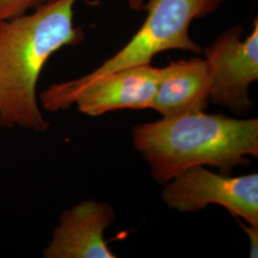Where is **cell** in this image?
Here are the masks:
<instances>
[{"label": "cell", "mask_w": 258, "mask_h": 258, "mask_svg": "<svg viewBox=\"0 0 258 258\" xmlns=\"http://www.w3.org/2000/svg\"><path fill=\"white\" fill-rule=\"evenodd\" d=\"M78 0H49L32 14L0 21V126L44 132L37 84L50 56L84 39L74 26Z\"/></svg>", "instance_id": "6da1fadb"}, {"label": "cell", "mask_w": 258, "mask_h": 258, "mask_svg": "<svg viewBox=\"0 0 258 258\" xmlns=\"http://www.w3.org/2000/svg\"><path fill=\"white\" fill-rule=\"evenodd\" d=\"M132 139L159 184L191 166L231 175L235 166L249 165L248 157H257L258 120L195 111L136 125Z\"/></svg>", "instance_id": "7a4b0ae2"}, {"label": "cell", "mask_w": 258, "mask_h": 258, "mask_svg": "<svg viewBox=\"0 0 258 258\" xmlns=\"http://www.w3.org/2000/svg\"><path fill=\"white\" fill-rule=\"evenodd\" d=\"M224 0H148L147 19L138 32L109 59L85 75L95 79L139 65L149 64L152 58L167 50L201 53L202 48L189 37L194 19L217 9Z\"/></svg>", "instance_id": "3957f363"}, {"label": "cell", "mask_w": 258, "mask_h": 258, "mask_svg": "<svg viewBox=\"0 0 258 258\" xmlns=\"http://www.w3.org/2000/svg\"><path fill=\"white\" fill-rule=\"evenodd\" d=\"M160 68L144 64L95 79L82 77L54 83L40 93L44 109L66 110L73 104L83 114L97 117L119 109L152 108Z\"/></svg>", "instance_id": "277c9868"}, {"label": "cell", "mask_w": 258, "mask_h": 258, "mask_svg": "<svg viewBox=\"0 0 258 258\" xmlns=\"http://www.w3.org/2000/svg\"><path fill=\"white\" fill-rule=\"evenodd\" d=\"M162 197L169 209L178 212H196L216 204L258 226L257 173L231 177L216 174L203 166H191L169 181Z\"/></svg>", "instance_id": "5b68a950"}, {"label": "cell", "mask_w": 258, "mask_h": 258, "mask_svg": "<svg viewBox=\"0 0 258 258\" xmlns=\"http://www.w3.org/2000/svg\"><path fill=\"white\" fill-rule=\"evenodd\" d=\"M240 26L224 32L205 49L212 72L211 102L245 115L250 108L249 89L258 79V22L242 38Z\"/></svg>", "instance_id": "8992f818"}, {"label": "cell", "mask_w": 258, "mask_h": 258, "mask_svg": "<svg viewBox=\"0 0 258 258\" xmlns=\"http://www.w3.org/2000/svg\"><path fill=\"white\" fill-rule=\"evenodd\" d=\"M115 218L109 204L84 201L62 212L59 225L43 250L45 258H116L104 240Z\"/></svg>", "instance_id": "52a82bcc"}, {"label": "cell", "mask_w": 258, "mask_h": 258, "mask_svg": "<svg viewBox=\"0 0 258 258\" xmlns=\"http://www.w3.org/2000/svg\"><path fill=\"white\" fill-rule=\"evenodd\" d=\"M212 78L205 58L170 61L160 68L152 109L163 118L202 111L211 102Z\"/></svg>", "instance_id": "ba28073f"}, {"label": "cell", "mask_w": 258, "mask_h": 258, "mask_svg": "<svg viewBox=\"0 0 258 258\" xmlns=\"http://www.w3.org/2000/svg\"><path fill=\"white\" fill-rule=\"evenodd\" d=\"M49 0H0V21L13 19L36 9Z\"/></svg>", "instance_id": "9c48e42d"}, {"label": "cell", "mask_w": 258, "mask_h": 258, "mask_svg": "<svg viewBox=\"0 0 258 258\" xmlns=\"http://www.w3.org/2000/svg\"><path fill=\"white\" fill-rule=\"evenodd\" d=\"M243 229V231L246 232L247 236L249 238L250 244V257L256 258L258 256V226H253L249 224L248 226L242 224L238 221Z\"/></svg>", "instance_id": "30bf717a"}, {"label": "cell", "mask_w": 258, "mask_h": 258, "mask_svg": "<svg viewBox=\"0 0 258 258\" xmlns=\"http://www.w3.org/2000/svg\"><path fill=\"white\" fill-rule=\"evenodd\" d=\"M128 4L129 7L132 10L135 11H141L145 9L146 5V0H125Z\"/></svg>", "instance_id": "8fae6325"}]
</instances>
